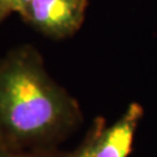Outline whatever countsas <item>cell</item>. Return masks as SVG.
<instances>
[{
	"label": "cell",
	"mask_w": 157,
	"mask_h": 157,
	"mask_svg": "<svg viewBox=\"0 0 157 157\" xmlns=\"http://www.w3.org/2000/svg\"><path fill=\"white\" fill-rule=\"evenodd\" d=\"M77 104L49 77L36 50L23 47L0 62V144L43 149L77 124Z\"/></svg>",
	"instance_id": "6da1fadb"
},
{
	"label": "cell",
	"mask_w": 157,
	"mask_h": 157,
	"mask_svg": "<svg viewBox=\"0 0 157 157\" xmlns=\"http://www.w3.org/2000/svg\"><path fill=\"white\" fill-rule=\"evenodd\" d=\"M104 120L102 119H98L95 121V124H93V127L89 132V134L86 136V139L84 140L83 144L79 147L76 151L71 154L67 157H93V149H94L95 141L98 139L99 134L101 133V130L105 128L104 127Z\"/></svg>",
	"instance_id": "277c9868"
},
{
	"label": "cell",
	"mask_w": 157,
	"mask_h": 157,
	"mask_svg": "<svg viewBox=\"0 0 157 157\" xmlns=\"http://www.w3.org/2000/svg\"><path fill=\"white\" fill-rule=\"evenodd\" d=\"M6 15H7V14H6V13H4V12L0 10V21H1V20H2V19L6 17Z\"/></svg>",
	"instance_id": "52a82bcc"
},
{
	"label": "cell",
	"mask_w": 157,
	"mask_h": 157,
	"mask_svg": "<svg viewBox=\"0 0 157 157\" xmlns=\"http://www.w3.org/2000/svg\"><path fill=\"white\" fill-rule=\"evenodd\" d=\"M86 6V0H33L23 19L42 34L63 39L80 28Z\"/></svg>",
	"instance_id": "7a4b0ae2"
},
{
	"label": "cell",
	"mask_w": 157,
	"mask_h": 157,
	"mask_svg": "<svg viewBox=\"0 0 157 157\" xmlns=\"http://www.w3.org/2000/svg\"><path fill=\"white\" fill-rule=\"evenodd\" d=\"M142 115L143 109L139 104L129 105L115 124L101 130L95 141L93 157H128Z\"/></svg>",
	"instance_id": "3957f363"
},
{
	"label": "cell",
	"mask_w": 157,
	"mask_h": 157,
	"mask_svg": "<svg viewBox=\"0 0 157 157\" xmlns=\"http://www.w3.org/2000/svg\"><path fill=\"white\" fill-rule=\"evenodd\" d=\"M33 0H0V10L6 13L7 15L10 13H19L21 17H25L28 11L29 5Z\"/></svg>",
	"instance_id": "8992f818"
},
{
	"label": "cell",
	"mask_w": 157,
	"mask_h": 157,
	"mask_svg": "<svg viewBox=\"0 0 157 157\" xmlns=\"http://www.w3.org/2000/svg\"><path fill=\"white\" fill-rule=\"evenodd\" d=\"M0 157H67L59 154H55L45 149H32V150H21L12 149L0 144Z\"/></svg>",
	"instance_id": "5b68a950"
}]
</instances>
